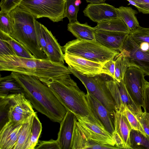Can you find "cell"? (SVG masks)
Instances as JSON below:
<instances>
[{"label": "cell", "instance_id": "obj_19", "mask_svg": "<svg viewBox=\"0 0 149 149\" xmlns=\"http://www.w3.org/2000/svg\"><path fill=\"white\" fill-rule=\"evenodd\" d=\"M46 43V55L47 58L56 63L64 64V53L62 47L51 31L42 24Z\"/></svg>", "mask_w": 149, "mask_h": 149}, {"label": "cell", "instance_id": "obj_4", "mask_svg": "<svg viewBox=\"0 0 149 149\" xmlns=\"http://www.w3.org/2000/svg\"><path fill=\"white\" fill-rule=\"evenodd\" d=\"M13 27L10 35L21 43L38 59H47L38 41L35 28V17L29 13L17 6L10 12Z\"/></svg>", "mask_w": 149, "mask_h": 149}, {"label": "cell", "instance_id": "obj_26", "mask_svg": "<svg viewBox=\"0 0 149 149\" xmlns=\"http://www.w3.org/2000/svg\"><path fill=\"white\" fill-rule=\"evenodd\" d=\"M129 34L141 49L149 54V28L140 26L136 29L130 32Z\"/></svg>", "mask_w": 149, "mask_h": 149}, {"label": "cell", "instance_id": "obj_32", "mask_svg": "<svg viewBox=\"0 0 149 149\" xmlns=\"http://www.w3.org/2000/svg\"><path fill=\"white\" fill-rule=\"evenodd\" d=\"M13 23L10 12L0 11V31L10 35L13 30Z\"/></svg>", "mask_w": 149, "mask_h": 149}, {"label": "cell", "instance_id": "obj_3", "mask_svg": "<svg viewBox=\"0 0 149 149\" xmlns=\"http://www.w3.org/2000/svg\"><path fill=\"white\" fill-rule=\"evenodd\" d=\"M67 111L76 115L88 117L100 122L95 116L81 91L69 74L61 76L46 84Z\"/></svg>", "mask_w": 149, "mask_h": 149}, {"label": "cell", "instance_id": "obj_38", "mask_svg": "<svg viewBox=\"0 0 149 149\" xmlns=\"http://www.w3.org/2000/svg\"><path fill=\"white\" fill-rule=\"evenodd\" d=\"M135 6L139 12L149 14V0H127Z\"/></svg>", "mask_w": 149, "mask_h": 149}, {"label": "cell", "instance_id": "obj_1", "mask_svg": "<svg viewBox=\"0 0 149 149\" xmlns=\"http://www.w3.org/2000/svg\"><path fill=\"white\" fill-rule=\"evenodd\" d=\"M11 74L34 108L52 121L61 122L68 111L48 86L33 76L14 72Z\"/></svg>", "mask_w": 149, "mask_h": 149}, {"label": "cell", "instance_id": "obj_22", "mask_svg": "<svg viewBox=\"0 0 149 149\" xmlns=\"http://www.w3.org/2000/svg\"><path fill=\"white\" fill-rule=\"evenodd\" d=\"M67 28L68 30L78 39L87 41H96L94 27H92L87 22L81 24L78 21L73 23H69Z\"/></svg>", "mask_w": 149, "mask_h": 149}, {"label": "cell", "instance_id": "obj_16", "mask_svg": "<svg viewBox=\"0 0 149 149\" xmlns=\"http://www.w3.org/2000/svg\"><path fill=\"white\" fill-rule=\"evenodd\" d=\"M86 96L88 104L95 116L112 134L114 130L113 116L102 103L88 91Z\"/></svg>", "mask_w": 149, "mask_h": 149}, {"label": "cell", "instance_id": "obj_2", "mask_svg": "<svg viewBox=\"0 0 149 149\" xmlns=\"http://www.w3.org/2000/svg\"><path fill=\"white\" fill-rule=\"evenodd\" d=\"M0 70L33 76L45 84L60 76L72 74L64 64L47 58H31L17 56L0 55Z\"/></svg>", "mask_w": 149, "mask_h": 149}, {"label": "cell", "instance_id": "obj_44", "mask_svg": "<svg viewBox=\"0 0 149 149\" xmlns=\"http://www.w3.org/2000/svg\"><path fill=\"white\" fill-rule=\"evenodd\" d=\"M143 106L144 111L149 113V82L144 81L143 90Z\"/></svg>", "mask_w": 149, "mask_h": 149}, {"label": "cell", "instance_id": "obj_40", "mask_svg": "<svg viewBox=\"0 0 149 149\" xmlns=\"http://www.w3.org/2000/svg\"><path fill=\"white\" fill-rule=\"evenodd\" d=\"M135 115L141 125L145 134L149 137V113L144 111Z\"/></svg>", "mask_w": 149, "mask_h": 149}, {"label": "cell", "instance_id": "obj_43", "mask_svg": "<svg viewBox=\"0 0 149 149\" xmlns=\"http://www.w3.org/2000/svg\"><path fill=\"white\" fill-rule=\"evenodd\" d=\"M0 55L16 56L10 45L0 38Z\"/></svg>", "mask_w": 149, "mask_h": 149}, {"label": "cell", "instance_id": "obj_8", "mask_svg": "<svg viewBox=\"0 0 149 149\" xmlns=\"http://www.w3.org/2000/svg\"><path fill=\"white\" fill-rule=\"evenodd\" d=\"M76 116L74 125L83 137L98 143L117 147L112 134L101 122L87 117Z\"/></svg>", "mask_w": 149, "mask_h": 149}, {"label": "cell", "instance_id": "obj_6", "mask_svg": "<svg viewBox=\"0 0 149 149\" xmlns=\"http://www.w3.org/2000/svg\"><path fill=\"white\" fill-rule=\"evenodd\" d=\"M66 0H22L18 6L35 18L46 17L54 22L62 21Z\"/></svg>", "mask_w": 149, "mask_h": 149}, {"label": "cell", "instance_id": "obj_7", "mask_svg": "<svg viewBox=\"0 0 149 149\" xmlns=\"http://www.w3.org/2000/svg\"><path fill=\"white\" fill-rule=\"evenodd\" d=\"M72 74L81 82L88 91L98 100L113 116L116 110L115 103L106 85V74H101L88 76L80 73L69 66Z\"/></svg>", "mask_w": 149, "mask_h": 149}, {"label": "cell", "instance_id": "obj_20", "mask_svg": "<svg viewBox=\"0 0 149 149\" xmlns=\"http://www.w3.org/2000/svg\"><path fill=\"white\" fill-rule=\"evenodd\" d=\"M7 97L10 108L16 112L27 118L36 114L24 93L10 94Z\"/></svg>", "mask_w": 149, "mask_h": 149}, {"label": "cell", "instance_id": "obj_9", "mask_svg": "<svg viewBox=\"0 0 149 149\" xmlns=\"http://www.w3.org/2000/svg\"><path fill=\"white\" fill-rule=\"evenodd\" d=\"M105 83L115 103L116 110L123 111L127 107L135 115L143 112L141 108L135 104L129 95L123 79L118 81L106 74Z\"/></svg>", "mask_w": 149, "mask_h": 149}, {"label": "cell", "instance_id": "obj_28", "mask_svg": "<svg viewBox=\"0 0 149 149\" xmlns=\"http://www.w3.org/2000/svg\"><path fill=\"white\" fill-rule=\"evenodd\" d=\"M34 115L31 117L28 121L23 124L22 128L14 149H27L30 141L31 128Z\"/></svg>", "mask_w": 149, "mask_h": 149}, {"label": "cell", "instance_id": "obj_31", "mask_svg": "<svg viewBox=\"0 0 149 149\" xmlns=\"http://www.w3.org/2000/svg\"><path fill=\"white\" fill-rule=\"evenodd\" d=\"M115 62V72L113 79L120 81L123 79L125 74L129 66L125 57L120 53Z\"/></svg>", "mask_w": 149, "mask_h": 149}, {"label": "cell", "instance_id": "obj_37", "mask_svg": "<svg viewBox=\"0 0 149 149\" xmlns=\"http://www.w3.org/2000/svg\"><path fill=\"white\" fill-rule=\"evenodd\" d=\"M31 116L30 118L26 117L9 108L8 113L9 121L15 123L23 124L28 121Z\"/></svg>", "mask_w": 149, "mask_h": 149}, {"label": "cell", "instance_id": "obj_21", "mask_svg": "<svg viewBox=\"0 0 149 149\" xmlns=\"http://www.w3.org/2000/svg\"><path fill=\"white\" fill-rule=\"evenodd\" d=\"M118 149L116 147L104 145L89 140L83 137L74 126L71 149Z\"/></svg>", "mask_w": 149, "mask_h": 149}, {"label": "cell", "instance_id": "obj_18", "mask_svg": "<svg viewBox=\"0 0 149 149\" xmlns=\"http://www.w3.org/2000/svg\"><path fill=\"white\" fill-rule=\"evenodd\" d=\"M129 34L126 33L95 30L96 40L103 45L119 52Z\"/></svg>", "mask_w": 149, "mask_h": 149}, {"label": "cell", "instance_id": "obj_41", "mask_svg": "<svg viewBox=\"0 0 149 149\" xmlns=\"http://www.w3.org/2000/svg\"><path fill=\"white\" fill-rule=\"evenodd\" d=\"M37 144L35 149H60L57 139H52L48 141H40Z\"/></svg>", "mask_w": 149, "mask_h": 149}, {"label": "cell", "instance_id": "obj_11", "mask_svg": "<svg viewBox=\"0 0 149 149\" xmlns=\"http://www.w3.org/2000/svg\"><path fill=\"white\" fill-rule=\"evenodd\" d=\"M145 76L141 70L131 66L127 68L123 79L129 95L135 104L140 108L143 106Z\"/></svg>", "mask_w": 149, "mask_h": 149}, {"label": "cell", "instance_id": "obj_12", "mask_svg": "<svg viewBox=\"0 0 149 149\" xmlns=\"http://www.w3.org/2000/svg\"><path fill=\"white\" fill-rule=\"evenodd\" d=\"M114 130L112 134L118 149H130V134L132 129L123 111L116 110L113 113Z\"/></svg>", "mask_w": 149, "mask_h": 149}, {"label": "cell", "instance_id": "obj_36", "mask_svg": "<svg viewBox=\"0 0 149 149\" xmlns=\"http://www.w3.org/2000/svg\"><path fill=\"white\" fill-rule=\"evenodd\" d=\"M42 25V24L36 19L35 20V28L37 39L42 51L46 54V43Z\"/></svg>", "mask_w": 149, "mask_h": 149}, {"label": "cell", "instance_id": "obj_24", "mask_svg": "<svg viewBox=\"0 0 149 149\" xmlns=\"http://www.w3.org/2000/svg\"><path fill=\"white\" fill-rule=\"evenodd\" d=\"M22 92L24 93L22 88L11 74L0 77V96Z\"/></svg>", "mask_w": 149, "mask_h": 149}, {"label": "cell", "instance_id": "obj_25", "mask_svg": "<svg viewBox=\"0 0 149 149\" xmlns=\"http://www.w3.org/2000/svg\"><path fill=\"white\" fill-rule=\"evenodd\" d=\"M118 10L119 17L127 25L130 32L136 29L139 26L135 16L137 11L130 7L121 6Z\"/></svg>", "mask_w": 149, "mask_h": 149}, {"label": "cell", "instance_id": "obj_13", "mask_svg": "<svg viewBox=\"0 0 149 149\" xmlns=\"http://www.w3.org/2000/svg\"><path fill=\"white\" fill-rule=\"evenodd\" d=\"M64 57L68 66L74 68L82 74L93 76L101 74L102 64L67 53H64Z\"/></svg>", "mask_w": 149, "mask_h": 149}, {"label": "cell", "instance_id": "obj_15", "mask_svg": "<svg viewBox=\"0 0 149 149\" xmlns=\"http://www.w3.org/2000/svg\"><path fill=\"white\" fill-rule=\"evenodd\" d=\"M76 118L74 113L68 111L60 123L57 139L60 149H71L74 121Z\"/></svg>", "mask_w": 149, "mask_h": 149}, {"label": "cell", "instance_id": "obj_42", "mask_svg": "<svg viewBox=\"0 0 149 149\" xmlns=\"http://www.w3.org/2000/svg\"><path fill=\"white\" fill-rule=\"evenodd\" d=\"M115 61L112 59L103 64L101 74H107L113 79L115 72Z\"/></svg>", "mask_w": 149, "mask_h": 149}, {"label": "cell", "instance_id": "obj_35", "mask_svg": "<svg viewBox=\"0 0 149 149\" xmlns=\"http://www.w3.org/2000/svg\"><path fill=\"white\" fill-rule=\"evenodd\" d=\"M123 112L125 115L132 129L139 131L144 135H146L136 115L133 113L127 107H125Z\"/></svg>", "mask_w": 149, "mask_h": 149}, {"label": "cell", "instance_id": "obj_5", "mask_svg": "<svg viewBox=\"0 0 149 149\" xmlns=\"http://www.w3.org/2000/svg\"><path fill=\"white\" fill-rule=\"evenodd\" d=\"M63 53L81 57L103 64L116 57L119 52L108 48L97 41H87L77 39L70 41L62 47Z\"/></svg>", "mask_w": 149, "mask_h": 149}, {"label": "cell", "instance_id": "obj_46", "mask_svg": "<svg viewBox=\"0 0 149 149\" xmlns=\"http://www.w3.org/2000/svg\"><path fill=\"white\" fill-rule=\"evenodd\" d=\"M81 2L80 0H76L75 2V4L77 6H79Z\"/></svg>", "mask_w": 149, "mask_h": 149}, {"label": "cell", "instance_id": "obj_14", "mask_svg": "<svg viewBox=\"0 0 149 149\" xmlns=\"http://www.w3.org/2000/svg\"><path fill=\"white\" fill-rule=\"evenodd\" d=\"M84 15L91 20L98 22L120 17L116 8L108 4H88L83 11Z\"/></svg>", "mask_w": 149, "mask_h": 149}, {"label": "cell", "instance_id": "obj_10", "mask_svg": "<svg viewBox=\"0 0 149 149\" xmlns=\"http://www.w3.org/2000/svg\"><path fill=\"white\" fill-rule=\"evenodd\" d=\"M125 58L129 67H136L149 75V54L142 51L129 34L119 52Z\"/></svg>", "mask_w": 149, "mask_h": 149}, {"label": "cell", "instance_id": "obj_30", "mask_svg": "<svg viewBox=\"0 0 149 149\" xmlns=\"http://www.w3.org/2000/svg\"><path fill=\"white\" fill-rule=\"evenodd\" d=\"M42 124L36 114L33 116L30 142L27 149H34L42 131Z\"/></svg>", "mask_w": 149, "mask_h": 149}, {"label": "cell", "instance_id": "obj_23", "mask_svg": "<svg viewBox=\"0 0 149 149\" xmlns=\"http://www.w3.org/2000/svg\"><path fill=\"white\" fill-rule=\"evenodd\" d=\"M97 23L94 27L95 30H103L110 31L121 32L129 34L127 25L120 17L103 21Z\"/></svg>", "mask_w": 149, "mask_h": 149}, {"label": "cell", "instance_id": "obj_29", "mask_svg": "<svg viewBox=\"0 0 149 149\" xmlns=\"http://www.w3.org/2000/svg\"><path fill=\"white\" fill-rule=\"evenodd\" d=\"M131 149H149V137L132 129L130 134Z\"/></svg>", "mask_w": 149, "mask_h": 149}, {"label": "cell", "instance_id": "obj_45", "mask_svg": "<svg viewBox=\"0 0 149 149\" xmlns=\"http://www.w3.org/2000/svg\"><path fill=\"white\" fill-rule=\"evenodd\" d=\"M87 2L93 4H97L104 3L103 0H86Z\"/></svg>", "mask_w": 149, "mask_h": 149}, {"label": "cell", "instance_id": "obj_27", "mask_svg": "<svg viewBox=\"0 0 149 149\" xmlns=\"http://www.w3.org/2000/svg\"><path fill=\"white\" fill-rule=\"evenodd\" d=\"M0 38L9 44L17 56L20 57L34 58L35 57L19 42L12 37L9 35L0 31Z\"/></svg>", "mask_w": 149, "mask_h": 149}, {"label": "cell", "instance_id": "obj_34", "mask_svg": "<svg viewBox=\"0 0 149 149\" xmlns=\"http://www.w3.org/2000/svg\"><path fill=\"white\" fill-rule=\"evenodd\" d=\"M10 105L7 95L0 96V129L9 121L8 113Z\"/></svg>", "mask_w": 149, "mask_h": 149}, {"label": "cell", "instance_id": "obj_39", "mask_svg": "<svg viewBox=\"0 0 149 149\" xmlns=\"http://www.w3.org/2000/svg\"><path fill=\"white\" fill-rule=\"evenodd\" d=\"M22 0H1L0 3L1 10L10 12L18 6Z\"/></svg>", "mask_w": 149, "mask_h": 149}, {"label": "cell", "instance_id": "obj_33", "mask_svg": "<svg viewBox=\"0 0 149 149\" xmlns=\"http://www.w3.org/2000/svg\"><path fill=\"white\" fill-rule=\"evenodd\" d=\"M76 0H66L64 17L68 19L70 23L78 21L77 15L79 10V6L75 4Z\"/></svg>", "mask_w": 149, "mask_h": 149}, {"label": "cell", "instance_id": "obj_17", "mask_svg": "<svg viewBox=\"0 0 149 149\" xmlns=\"http://www.w3.org/2000/svg\"><path fill=\"white\" fill-rule=\"evenodd\" d=\"M23 124L8 121L0 129V149H14Z\"/></svg>", "mask_w": 149, "mask_h": 149}]
</instances>
